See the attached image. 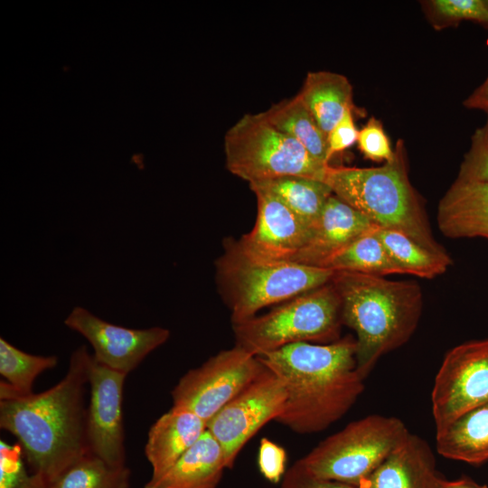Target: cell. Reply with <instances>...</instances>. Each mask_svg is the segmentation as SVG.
<instances>
[{
	"mask_svg": "<svg viewBox=\"0 0 488 488\" xmlns=\"http://www.w3.org/2000/svg\"><path fill=\"white\" fill-rule=\"evenodd\" d=\"M225 469L222 448L206 429L164 474L149 480L145 488H217Z\"/></svg>",
	"mask_w": 488,
	"mask_h": 488,
	"instance_id": "cell-19",
	"label": "cell"
},
{
	"mask_svg": "<svg viewBox=\"0 0 488 488\" xmlns=\"http://www.w3.org/2000/svg\"><path fill=\"white\" fill-rule=\"evenodd\" d=\"M130 471L89 453L66 469L48 488H129Z\"/></svg>",
	"mask_w": 488,
	"mask_h": 488,
	"instance_id": "cell-27",
	"label": "cell"
},
{
	"mask_svg": "<svg viewBox=\"0 0 488 488\" xmlns=\"http://www.w3.org/2000/svg\"><path fill=\"white\" fill-rule=\"evenodd\" d=\"M436 221L446 238L488 239V183L455 179L439 201Z\"/></svg>",
	"mask_w": 488,
	"mask_h": 488,
	"instance_id": "cell-17",
	"label": "cell"
},
{
	"mask_svg": "<svg viewBox=\"0 0 488 488\" xmlns=\"http://www.w3.org/2000/svg\"><path fill=\"white\" fill-rule=\"evenodd\" d=\"M420 3L427 20L436 30L455 26L464 21L488 28V7L484 0H427Z\"/></svg>",
	"mask_w": 488,
	"mask_h": 488,
	"instance_id": "cell-28",
	"label": "cell"
},
{
	"mask_svg": "<svg viewBox=\"0 0 488 488\" xmlns=\"http://www.w3.org/2000/svg\"><path fill=\"white\" fill-rule=\"evenodd\" d=\"M252 192L257 198L256 222L240 243L258 256L291 261L306 243L312 227L273 194L259 189Z\"/></svg>",
	"mask_w": 488,
	"mask_h": 488,
	"instance_id": "cell-14",
	"label": "cell"
},
{
	"mask_svg": "<svg viewBox=\"0 0 488 488\" xmlns=\"http://www.w3.org/2000/svg\"><path fill=\"white\" fill-rule=\"evenodd\" d=\"M428 488H488V486L479 484L468 477H463L457 480H446L436 475Z\"/></svg>",
	"mask_w": 488,
	"mask_h": 488,
	"instance_id": "cell-36",
	"label": "cell"
},
{
	"mask_svg": "<svg viewBox=\"0 0 488 488\" xmlns=\"http://www.w3.org/2000/svg\"><path fill=\"white\" fill-rule=\"evenodd\" d=\"M357 145L362 155L373 162L386 163L394 156L389 137L381 122L374 117L369 118L359 130Z\"/></svg>",
	"mask_w": 488,
	"mask_h": 488,
	"instance_id": "cell-31",
	"label": "cell"
},
{
	"mask_svg": "<svg viewBox=\"0 0 488 488\" xmlns=\"http://www.w3.org/2000/svg\"><path fill=\"white\" fill-rule=\"evenodd\" d=\"M487 115H488V113H487Z\"/></svg>",
	"mask_w": 488,
	"mask_h": 488,
	"instance_id": "cell-38",
	"label": "cell"
},
{
	"mask_svg": "<svg viewBox=\"0 0 488 488\" xmlns=\"http://www.w3.org/2000/svg\"><path fill=\"white\" fill-rule=\"evenodd\" d=\"M261 113L269 124L300 143L314 158L329 164L327 136L297 95Z\"/></svg>",
	"mask_w": 488,
	"mask_h": 488,
	"instance_id": "cell-22",
	"label": "cell"
},
{
	"mask_svg": "<svg viewBox=\"0 0 488 488\" xmlns=\"http://www.w3.org/2000/svg\"><path fill=\"white\" fill-rule=\"evenodd\" d=\"M351 335L326 344L296 343L257 356L282 382L286 399L276 419L295 433H318L342 418L364 389Z\"/></svg>",
	"mask_w": 488,
	"mask_h": 488,
	"instance_id": "cell-2",
	"label": "cell"
},
{
	"mask_svg": "<svg viewBox=\"0 0 488 488\" xmlns=\"http://www.w3.org/2000/svg\"><path fill=\"white\" fill-rule=\"evenodd\" d=\"M249 187L251 190L259 189L273 194L311 227L333 194L325 182L297 175L251 183Z\"/></svg>",
	"mask_w": 488,
	"mask_h": 488,
	"instance_id": "cell-23",
	"label": "cell"
},
{
	"mask_svg": "<svg viewBox=\"0 0 488 488\" xmlns=\"http://www.w3.org/2000/svg\"><path fill=\"white\" fill-rule=\"evenodd\" d=\"M456 180L488 183V118L484 125L474 132Z\"/></svg>",
	"mask_w": 488,
	"mask_h": 488,
	"instance_id": "cell-30",
	"label": "cell"
},
{
	"mask_svg": "<svg viewBox=\"0 0 488 488\" xmlns=\"http://www.w3.org/2000/svg\"><path fill=\"white\" fill-rule=\"evenodd\" d=\"M49 484L38 474H29L23 463L19 443L0 441V488H48Z\"/></svg>",
	"mask_w": 488,
	"mask_h": 488,
	"instance_id": "cell-29",
	"label": "cell"
},
{
	"mask_svg": "<svg viewBox=\"0 0 488 488\" xmlns=\"http://www.w3.org/2000/svg\"><path fill=\"white\" fill-rule=\"evenodd\" d=\"M469 109H478L488 113V76L463 102Z\"/></svg>",
	"mask_w": 488,
	"mask_h": 488,
	"instance_id": "cell-35",
	"label": "cell"
},
{
	"mask_svg": "<svg viewBox=\"0 0 488 488\" xmlns=\"http://www.w3.org/2000/svg\"><path fill=\"white\" fill-rule=\"evenodd\" d=\"M436 448L446 458L474 465L488 461V402L436 429Z\"/></svg>",
	"mask_w": 488,
	"mask_h": 488,
	"instance_id": "cell-20",
	"label": "cell"
},
{
	"mask_svg": "<svg viewBox=\"0 0 488 488\" xmlns=\"http://www.w3.org/2000/svg\"><path fill=\"white\" fill-rule=\"evenodd\" d=\"M342 304L343 324L356 334V366L362 379L384 354L405 344L416 331L423 308L414 281L334 271L331 280Z\"/></svg>",
	"mask_w": 488,
	"mask_h": 488,
	"instance_id": "cell-3",
	"label": "cell"
},
{
	"mask_svg": "<svg viewBox=\"0 0 488 488\" xmlns=\"http://www.w3.org/2000/svg\"><path fill=\"white\" fill-rule=\"evenodd\" d=\"M352 109H348L337 124L327 135L328 158L340 153L357 142L359 130L357 129L352 113Z\"/></svg>",
	"mask_w": 488,
	"mask_h": 488,
	"instance_id": "cell-34",
	"label": "cell"
},
{
	"mask_svg": "<svg viewBox=\"0 0 488 488\" xmlns=\"http://www.w3.org/2000/svg\"><path fill=\"white\" fill-rule=\"evenodd\" d=\"M377 233L403 274L432 279L444 274L452 264L447 252L427 249L400 231L378 228Z\"/></svg>",
	"mask_w": 488,
	"mask_h": 488,
	"instance_id": "cell-24",
	"label": "cell"
},
{
	"mask_svg": "<svg viewBox=\"0 0 488 488\" xmlns=\"http://www.w3.org/2000/svg\"><path fill=\"white\" fill-rule=\"evenodd\" d=\"M206 422L196 414L172 407L151 426L145 446L152 467L150 481L164 474L206 431Z\"/></svg>",
	"mask_w": 488,
	"mask_h": 488,
	"instance_id": "cell-16",
	"label": "cell"
},
{
	"mask_svg": "<svg viewBox=\"0 0 488 488\" xmlns=\"http://www.w3.org/2000/svg\"><path fill=\"white\" fill-rule=\"evenodd\" d=\"M91 354L85 345L70 355L65 376L29 396L0 399V427L14 435L33 473L50 484L90 453L84 406Z\"/></svg>",
	"mask_w": 488,
	"mask_h": 488,
	"instance_id": "cell-1",
	"label": "cell"
},
{
	"mask_svg": "<svg viewBox=\"0 0 488 488\" xmlns=\"http://www.w3.org/2000/svg\"><path fill=\"white\" fill-rule=\"evenodd\" d=\"M374 228L377 226L365 215L333 194L313 225L306 243L291 261L324 268L333 257Z\"/></svg>",
	"mask_w": 488,
	"mask_h": 488,
	"instance_id": "cell-15",
	"label": "cell"
},
{
	"mask_svg": "<svg viewBox=\"0 0 488 488\" xmlns=\"http://www.w3.org/2000/svg\"><path fill=\"white\" fill-rule=\"evenodd\" d=\"M58 363L54 355H33L23 352L0 338V399L13 396H29L33 393L35 379L44 371L53 369Z\"/></svg>",
	"mask_w": 488,
	"mask_h": 488,
	"instance_id": "cell-25",
	"label": "cell"
},
{
	"mask_svg": "<svg viewBox=\"0 0 488 488\" xmlns=\"http://www.w3.org/2000/svg\"><path fill=\"white\" fill-rule=\"evenodd\" d=\"M436 475V458L428 443L409 432L362 488H428Z\"/></svg>",
	"mask_w": 488,
	"mask_h": 488,
	"instance_id": "cell-18",
	"label": "cell"
},
{
	"mask_svg": "<svg viewBox=\"0 0 488 488\" xmlns=\"http://www.w3.org/2000/svg\"><path fill=\"white\" fill-rule=\"evenodd\" d=\"M279 488H358L344 483L320 478L309 473L297 460L290 466Z\"/></svg>",
	"mask_w": 488,
	"mask_h": 488,
	"instance_id": "cell-33",
	"label": "cell"
},
{
	"mask_svg": "<svg viewBox=\"0 0 488 488\" xmlns=\"http://www.w3.org/2000/svg\"><path fill=\"white\" fill-rule=\"evenodd\" d=\"M258 357L234 345L191 369L171 391L173 407L186 409L206 424L263 371Z\"/></svg>",
	"mask_w": 488,
	"mask_h": 488,
	"instance_id": "cell-9",
	"label": "cell"
},
{
	"mask_svg": "<svg viewBox=\"0 0 488 488\" xmlns=\"http://www.w3.org/2000/svg\"><path fill=\"white\" fill-rule=\"evenodd\" d=\"M226 166L249 184L297 175L324 181L329 164L275 128L262 113L245 114L224 136Z\"/></svg>",
	"mask_w": 488,
	"mask_h": 488,
	"instance_id": "cell-7",
	"label": "cell"
},
{
	"mask_svg": "<svg viewBox=\"0 0 488 488\" xmlns=\"http://www.w3.org/2000/svg\"><path fill=\"white\" fill-rule=\"evenodd\" d=\"M431 402L436 429L488 402V338L446 352L434 380Z\"/></svg>",
	"mask_w": 488,
	"mask_h": 488,
	"instance_id": "cell-11",
	"label": "cell"
},
{
	"mask_svg": "<svg viewBox=\"0 0 488 488\" xmlns=\"http://www.w3.org/2000/svg\"><path fill=\"white\" fill-rule=\"evenodd\" d=\"M408 433L398 418L370 415L326 437L298 461L315 476L362 488Z\"/></svg>",
	"mask_w": 488,
	"mask_h": 488,
	"instance_id": "cell-8",
	"label": "cell"
},
{
	"mask_svg": "<svg viewBox=\"0 0 488 488\" xmlns=\"http://www.w3.org/2000/svg\"><path fill=\"white\" fill-rule=\"evenodd\" d=\"M297 96L326 136L348 109H355L351 82L336 72H308Z\"/></svg>",
	"mask_w": 488,
	"mask_h": 488,
	"instance_id": "cell-21",
	"label": "cell"
},
{
	"mask_svg": "<svg viewBox=\"0 0 488 488\" xmlns=\"http://www.w3.org/2000/svg\"><path fill=\"white\" fill-rule=\"evenodd\" d=\"M286 393L281 380L264 366L259 375L207 423V430L221 445L227 469L247 442L267 422L283 412Z\"/></svg>",
	"mask_w": 488,
	"mask_h": 488,
	"instance_id": "cell-10",
	"label": "cell"
},
{
	"mask_svg": "<svg viewBox=\"0 0 488 488\" xmlns=\"http://www.w3.org/2000/svg\"><path fill=\"white\" fill-rule=\"evenodd\" d=\"M342 324L341 298L329 282L232 329L235 345L259 356L296 343H333Z\"/></svg>",
	"mask_w": 488,
	"mask_h": 488,
	"instance_id": "cell-6",
	"label": "cell"
},
{
	"mask_svg": "<svg viewBox=\"0 0 488 488\" xmlns=\"http://www.w3.org/2000/svg\"><path fill=\"white\" fill-rule=\"evenodd\" d=\"M127 376L99 363L91 354L88 371L90 398L86 413L87 441L91 454L113 466L126 465L122 399Z\"/></svg>",
	"mask_w": 488,
	"mask_h": 488,
	"instance_id": "cell-12",
	"label": "cell"
},
{
	"mask_svg": "<svg viewBox=\"0 0 488 488\" xmlns=\"http://www.w3.org/2000/svg\"><path fill=\"white\" fill-rule=\"evenodd\" d=\"M64 324L89 341L97 361L127 375L170 336V331L163 327L130 329L116 325L80 306L71 310Z\"/></svg>",
	"mask_w": 488,
	"mask_h": 488,
	"instance_id": "cell-13",
	"label": "cell"
},
{
	"mask_svg": "<svg viewBox=\"0 0 488 488\" xmlns=\"http://www.w3.org/2000/svg\"><path fill=\"white\" fill-rule=\"evenodd\" d=\"M286 461L287 455L282 446L267 437L261 438L258 455V467L266 480L274 484L280 483L286 472Z\"/></svg>",
	"mask_w": 488,
	"mask_h": 488,
	"instance_id": "cell-32",
	"label": "cell"
},
{
	"mask_svg": "<svg viewBox=\"0 0 488 488\" xmlns=\"http://www.w3.org/2000/svg\"><path fill=\"white\" fill-rule=\"evenodd\" d=\"M374 228L333 257L324 268L385 277L403 274L387 252Z\"/></svg>",
	"mask_w": 488,
	"mask_h": 488,
	"instance_id": "cell-26",
	"label": "cell"
},
{
	"mask_svg": "<svg viewBox=\"0 0 488 488\" xmlns=\"http://www.w3.org/2000/svg\"><path fill=\"white\" fill-rule=\"evenodd\" d=\"M484 1H485V4H486L487 7H488V0H484Z\"/></svg>",
	"mask_w": 488,
	"mask_h": 488,
	"instance_id": "cell-37",
	"label": "cell"
},
{
	"mask_svg": "<svg viewBox=\"0 0 488 488\" xmlns=\"http://www.w3.org/2000/svg\"><path fill=\"white\" fill-rule=\"evenodd\" d=\"M338 198L380 229L400 231L434 252H446L435 239L422 201L408 179L405 143L377 167L331 166L324 179Z\"/></svg>",
	"mask_w": 488,
	"mask_h": 488,
	"instance_id": "cell-4",
	"label": "cell"
},
{
	"mask_svg": "<svg viewBox=\"0 0 488 488\" xmlns=\"http://www.w3.org/2000/svg\"><path fill=\"white\" fill-rule=\"evenodd\" d=\"M223 249L215 261V278L232 324L326 285L334 275L328 268L258 256L233 238L224 240Z\"/></svg>",
	"mask_w": 488,
	"mask_h": 488,
	"instance_id": "cell-5",
	"label": "cell"
}]
</instances>
